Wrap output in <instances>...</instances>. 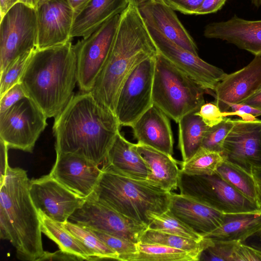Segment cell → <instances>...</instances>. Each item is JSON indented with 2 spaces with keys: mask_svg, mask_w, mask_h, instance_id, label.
<instances>
[{
  "mask_svg": "<svg viewBox=\"0 0 261 261\" xmlns=\"http://www.w3.org/2000/svg\"><path fill=\"white\" fill-rule=\"evenodd\" d=\"M102 173L99 166L84 157L70 153H56L49 175L78 196L93 194Z\"/></svg>",
  "mask_w": 261,
  "mask_h": 261,
  "instance_id": "obj_17",
  "label": "cell"
},
{
  "mask_svg": "<svg viewBox=\"0 0 261 261\" xmlns=\"http://www.w3.org/2000/svg\"><path fill=\"white\" fill-rule=\"evenodd\" d=\"M147 27L161 33L179 46L198 56L194 40L174 10L163 0H154L138 8Z\"/></svg>",
  "mask_w": 261,
  "mask_h": 261,
  "instance_id": "obj_20",
  "label": "cell"
},
{
  "mask_svg": "<svg viewBox=\"0 0 261 261\" xmlns=\"http://www.w3.org/2000/svg\"><path fill=\"white\" fill-rule=\"evenodd\" d=\"M195 113L199 116L210 127L219 124L226 117L225 113L220 111L215 102L205 103Z\"/></svg>",
  "mask_w": 261,
  "mask_h": 261,
  "instance_id": "obj_39",
  "label": "cell"
},
{
  "mask_svg": "<svg viewBox=\"0 0 261 261\" xmlns=\"http://www.w3.org/2000/svg\"><path fill=\"white\" fill-rule=\"evenodd\" d=\"M70 41L35 49L19 82L46 117H55L74 96L77 62Z\"/></svg>",
  "mask_w": 261,
  "mask_h": 261,
  "instance_id": "obj_3",
  "label": "cell"
},
{
  "mask_svg": "<svg viewBox=\"0 0 261 261\" xmlns=\"http://www.w3.org/2000/svg\"><path fill=\"white\" fill-rule=\"evenodd\" d=\"M149 216L151 220L149 228L197 240L204 238L174 216L169 210L161 214L150 213Z\"/></svg>",
  "mask_w": 261,
  "mask_h": 261,
  "instance_id": "obj_34",
  "label": "cell"
},
{
  "mask_svg": "<svg viewBox=\"0 0 261 261\" xmlns=\"http://www.w3.org/2000/svg\"><path fill=\"white\" fill-rule=\"evenodd\" d=\"M34 50L28 51L19 56L0 72V96L19 82Z\"/></svg>",
  "mask_w": 261,
  "mask_h": 261,
  "instance_id": "obj_35",
  "label": "cell"
},
{
  "mask_svg": "<svg viewBox=\"0 0 261 261\" xmlns=\"http://www.w3.org/2000/svg\"><path fill=\"white\" fill-rule=\"evenodd\" d=\"M68 221L135 243L148 228L92 198H88Z\"/></svg>",
  "mask_w": 261,
  "mask_h": 261,
  "instance_id": "obj_12",
  "label": "cell"
},
{
  "mask_svg": "<svg viewBox=\"0 0 261 261\" xmlns=\"http://www.w3.org/2000/svg\"><path fill=\"white\" fill-rule=\"evenodd\" d=\"M178 188L180 193L224 214L261 211L216 172L211 175H191L180 171Z\"/></svg>",
  "mask_w": 261,
  "mask_h": 261,
  "instance_id": "obj_7",
  "label": "cell"
},
{
  "mask_svg": "<svg viewBox=\"0 0 261 261\" xmlns=\"http://www.w3.org/2000/svg\"><path fill=\"white\" fill-rule=\"evenodd\" d=\"M140 242L159 244L179 249L193 253L199 257L203 250L214 243L213 240L208 237H204L201 240H197L148 227L142 235Z\"/></svg>",
  "mask_w": 261,
  "mask_h": 261,
  "instance_id": "obj_30",
  "label": "cell"
},
{
  "mask_svg": "<svg viewBox=\"0 0 261 261\" xmlns=\"http://www.w3.org/2000/svg\"><path fill=\"white\" fill-rule=\"evenodd\" d=\"M63 224L82 243L92 260L101 259L118 260V254L105 244L90 229L69 221Z\"/></svg>",
  "mask_w": 261,
  "mask_h": 261,
  "instance_id": "obj_32",
  "label": "cell"
},
{
  "mask_svg": "<svg viewBox=\"0 0 261 261\" xmlns=\"http://www.w3.org/2000/svg\"><path fill=\"white\" fill-rule=\"evenodd\" d=\"M30 193L37 211L63 223L68 221L86 200L70 191L49 174L30 180Z\"/></svg>",
  "mask_w": 261,
  "mask_h": 261,
  "instance_id": "obj_14",
  "label": "cell"
},
{
  "mask_svg": "<svg viewBox=\"0 0 261 261\" xmlns=\"http://www.w3.org/2000/svg\"><path fill=\"white\" fill-rule=\"evenodd\" d=\"M261 230V211L225 214L223 223L204 237L214 241L243 242Z\"/></svg>",
  "mask_w": 261,
  "mask_h": 261,
  "instance_id": "obj_26",
  "label": "cell"
},
{
  "mask_svg": "<svg viewBox=\"0 0 261 261\" xmlns=\"http://www.w3.org/2000/svg\"><path fill=\"white\" fill-rule=\"evenodd\" d=\"M102 165V169L138 179H146L149 172L135 144L127 141L120 132L116 135Z\"/></svg>",
  "mask_w": 261,
  "mask_h": 261,
  "instance_id": "obj_23",
  "label": "cell"
},
{
  "mask_svg": "<svg viewBox=\"0 0 261 261\" xmlns=\"http://www.w3.org/2000/svg\"><path fill=\"white\" fill-rule=\"evenodd\" d=\"M155 56L139 64L122 85L115 110L120 126L130 127L153 105L152 85Z\"/></svg>",
  "mask_w": 261,
  "mask_h": 261,
  "instance_id": "obj_11",
  "label": "cell"
},
{
  "mask_svg": "<svg viewBox=\"0 0 261 261\" xmlns=\"http://www.w3.org/2000/svg\"><path fill=\"white\" fill-rule=\"evenodd\" d=\"M37 43L43 49L71 41L74 11L68 0H40L36 9Z\"/></svg>",
  "mask_w": 261,
  "mask_h": 261,
  "instance_id": "obj_16",
  "label": "cell"
},
{
  "mask_svg": "<svg viewBox=\"0 0 261 261\" xmlns=\"http://www.w3.org/2000/svg\"><path fill=\"white\" fill-rule=\"evenodd\" d=\"M226 0H204L195 11L194 15L213 13L221 9Z\"/></svg>",
  "mask_w": 261,
  "mask_h": 261,
  "instance_id": "obj_42",
  "label": "cell"
},
{
  "mask_svg": "<svg viewBox=\"0 0 261 261\" xmlns=\"http://www.w3.org/2000/svg\"><path fill=\"white\" fill-rule=\"evenodd\" d=\"M1 145V177L0 181L2 180L5 176L7 169L8 167V147L6 144L1 139H0Z\"/></svg>",
  "mask_w": 261,
  "mask_h": 261,
  "instance_id": "obj_43",
  "label": "cell"
},
{
  "mask_svg": "<svg viewBox=\"0 0 261 261\" xmlns=\"http://www.w3.org/2000/svg\"><path fill=\"white\" fill-rule=\"evenodd\" d=\"M28 97L21 84L19 82L0 96V113L7 110L21 99Z\"/></svg>",
  "mask_w": 261,
  "mask_h": 261,
  "instance_id": "obj_40",
  "label": "cell"
},
{
  "mask_svg": "<svg viewBox=\"0 0 261 261\" xmlns=\"http://www.w3.org/2000/svg\"><path fill=\"white\" fill-rule=\"evenodd\" d=\"M135 146L148 167L146 180L164 190H176L180 171L179 162L172 155L152 147L138 143Z\"/></svg>",
  "mask_w": 261,
  "mask_h": 261,
  "instance_id": "obj_25",
  "label": "cell"
},
{
  "mask_svg": "<svg viewBox=\"0 0 261 261\" xmlns=\"http://www.w3.org/2000/svg\"><path fill=\"white\" fill-rule=\"evenodd\" d=\"M252 174L256 182L261 188V167H255L252 170Z\"/></svg>",
  "mask_w": 261,
  "mask_h": 261,
  "instance_id": "obj_48",
  "label": "cell"
},
{
  "mask_svg": "<svg viewBox=\"0 0 261 261\" xmlns=\"http://www.w3.org/2000/svg\"><path fill=\"white\" fill-rule=\"evenodd\" d=\"M233 125V119L226 117L219 124L209 127L203 139L201 147L222 152L224 141Z\"/></svg>",
  "mask_w": 261,
  "mask_h": 261,
  "instance_id": "obj_36",
  "label": "cell"
},
{
  "mask_svg": "<svg viewBox=\"0 0 261 261\" xmlns=\"http://www.w3.org/2000/svg\"><path fill=\"white\" fill-rule=\"evenodd\" d=\"M224 161L221 152L201 147L189 160L179 162V165L180 170L189 175H211L216 172Z\"/></svg>",
  "mask_w": 261,
  "mask_h": 261,
  "instance_id": "obj_33",
  "label": "cell"
},
{
  "mask_svg": "<svg viewBox=\"0 0 261 261\" xmlns=\"http://www.w3.org/2000/svg\"><path fill=\"white\" fill-rule=\"evenodd\" d=\"M40 0H19V2L34 9H36Z\"/></svg>",
  "mask_w": 261,
  "mask_h": 261,
  "instance_id": "obj_49",
  "label": "cell"
},
{
  "mask_svg": "<svg viewBox=\"0 0 261 261\" xmlns=\"http://www.w3.org/2000/svg\"><path fill=\"white\" fill-rule=\"evenodd\" d=\"M158 53L138 8L129 4L120 14L111 51L90 91L92 95L115 114L119 93L127 77L139 64Z\"/></svg>",
  "mask_w": 261,
  "mask_h": 261,
  "instance_id": "obj_2",
  "label": "cell"
},
{
  "mask_svg": "<svg viewBox=\"0 0 261 261\" xmlns=\"http://www.w3.org/2000/svg\"><path fill=\"white\" fill-rule=\"evenodd\" d=\"M120 126L115 114L90 92L74 95L55 117L56 153L75 154L102 165Z\"/></svg>",
  "mask_w": 261,
  "mask_h": 261,
  "instance_id": "obj_1",
  "label": "cell"
},
{
  "mask_svg": "<svg viewBox=\"0 0 261 261\" xmlns=\"http://www.w3.org/2000/svg\"><path fill=\"white\" fill-rule=\"evenodd\" d=\"M154 0H128L129 4L138 8Z\"/></svg>",
  "mask_w": 261,
  "mask_h": 261,
  "instance_id": "obj_50",
  "label": "cell"
},
{
  "mask_svg": "<svg viewBox=\"0 0 261 261\" xmlns=\"http://www.w3.org/2000/svg\"><path fill=\"white\" fill-rule=\"evenodd\" d=\"M230 261H261V251L235 241L231 249Z\"/></svg>",
  "mask_w": 261,
  "mask_h": 261,
  "instance_id": "obj_38",
  "label": "cell"
},
{
  "mask_svg": "<svg viewBox=\"0 0 261 261\" xmlns=\"http://www.w3.org/2000/svg\"><path fill=\"white\" fill-rule=\"evenodd\" d=\"M155 59L153 105L178 123L185 115L197 112L205 103L206 91L159 53Z\"/></svg>",
  "mask_w": 261,
  "mask_h": 261,
  "instance_id": "obj_6",
  "label": "cell"
},
{
  "mask_svg": "<svg viewBox=\"0 0 261 261\" xmlns=\"http://www.w3.org/2000/svg\"><path fill=\"white\" fill-rule=\"evenodd\" d=\"M121 14L72 45L77 62V84L82 92H90L94 86L111 51Z\"/></svg>",
  "mask_w": 261,
  "mask_h": 261,
  "instance_id": "obj_10",
  "label": "cell"
},
{
  "mask_svg": "<svg viewBox=\"0 0 261 261\" xmlns=\"http://www.w3.org/2000/svg\"><path fill=\"white\" fill-rule=\"evenodd\" d=\"M147 27L158 53L190 76L206 91H214L217 84L227 74L222 69L204 61L158 31Z\"/></svg>",
  "mask_w": 261,
  "mask_h": 261,
  "instance_id": "obj_13",
  "label": "cell"
},
{
  "mask_svg": "<svg viewBox=\"0 0 261 261\" xmlns=\"http://www.w3.org/2000/svg\"><path fill=\"white\" fill-rule=\"evenodd\" d=\"M169 211L203 237L219 227L225 214L186 195L172 193Z\"/></svg>",
  "mask_w": 261,
  "mask_h": 261,
  "instance_id": "obj_21",
  "label": "cell"
},
{
  "mask_svg": "<svg viewBox=\"0 0 261 261\" xmlns=\"http://www.w3.org/2000/svg\"><path fill=\"white\" fill-rule=\"evenodd\" d=\"M195 112L185 115L178 122V147L184 162L189 160L201 147L205 134L210 127Z\"/></svg>",
  "mask_w": 261,
  "mask_h": 261,
  "instance_id": "obj_28",
  "label": "cell"
},
{
  "mask_svg": "<svg viewBox=\"0 0 261 261\" xmlns=\"http://www.w3.org/2000/svg\"><path fill=\"white\" fill-rule=\"evenodd\" d=\"M203 34L207 38L226 41L255 56H261V20H248L234 15L228 20L207 24Z\"/></svg>",
  "mask_w": 261,
  "mask_h": 261,
  "instance_id": "obj_19",
  "label": "cell"
},
{
  "mask_svg": "<svg viewBox=\"0 0 261 261\" xmlns=\"http://www.w3.org/2000/svg\"><path fill=\"white\" fill-rule=\"evenodd\" d=\"M261 87V56L254 58L243 68L227 74L216 86L215 103L222 112L231 106L241 103Z\"/></svg>",
  "mask_w": 261,
  "mask_h": 261,
  "instance_id": "obj_18",
  "label": "cell"
},
{
  "mask_svg": "<svg viewBox=\"0 0 261 261\" xmlns=\"http://www.w3.org/2000/svg\"><path fill=\"white\" fill-rule=\"evenodd\" d=\"M36 10L18 2L1 18L0 72L37 43Z\"/></svg>",
  "mask_w": 261,
  "mask_h": 261,
  "instance_id": "obj_8",
  "label": "cell"
},
{
  "mask_svg": "<svg viewBox=\"0 0 261 261\" xmlns=\"http://www.w3.org/2000/svg\"><path fill=\"white\" fill-rule=\"evenodd\" d=\"M216 173L261 208V193L252 173L226 160L218 168Z\"/></svg>",
  "mask_w": 261,
  "mask_h": 261,
  "instance_id": "obj_29",
  "label": "cell"
},
{
  "mask_svg": "<svg viewBox=\"0 0 261 261\" xmlns=\"http://www.w3.org/2000/svg\"><path fill=\"white\" fill-rule=\"evenodd\" d=\"M47 118L30 98H24L0 113V139L9 148L32 152Z\"/></svg>",
  "mask_w": 261,
  "mask_h": 261,
  "instance_id": "obj_9",
  "label": "cell"
},
{
  "mask_svg": "<svg viewBox=\"0 0 261 261\" xmlns=\"http://www.w3.org/2000/svg\"><path fill=\"white\" fill-rule=\"evenodd\" d=\"M19 0H0L1 18L15 4L18 3Z\"/></svg>",
  "mask_w": 261,
  "mask_h": 261,
  "instance_id": "obj_46",
  "label": "cell"
},
{
  "mask_svg": "<svg viewBox=\"0 0 261 261\" xmlns=\"http://www.w3.org/2000/svg\"><path fill=\"white\" fill-rule=\"evenodd\" d=\"M89 229L118 254V260L128 261L131 256L136 254L138 251L137 243L103 232Z\"/></svg>",
  "mask_w": 261,
  "mask_h": 261,
  "instance_id": "obj_37",
  "label": "cell"
},
{
  "mask_svg": "<svg viewBox=\"0 0 261 261\" xmlns=\"http://www.w3.org/2000/svg\"><path fill=\"white\" fill-rule=\"evenodd\" d=\"M174 11L185 14H194L204 0H163Z\"/></svg>",
  "mask_w": 261,
  "mask_h": 261,
  "instance_id": "obj_41",
  "label": "cell"
},
{
  "mask_svg": "<svg viewBox=\"0 0 261 261\" xmlns=\"http://www.w3.org/2000/svg\"><path fill=\"white\" fill-rule=\"evenodd\" d=\"M233 121L221 153L225 160L252 173L253 168L261 167V120Z\"/></svg>",
  "mask_w": 261,
  "mask_h": 261,
  "instance_id": "obj_15",
  "label": "cell"
},
{
  "mask_svg": "<svg viewBox=\"0 0 261 261\" xmlns=\"http://www.w3.org/2000/svg\"><path fill=\"white\" fill-rule=\"evenodd\" d=\"M89 0H68L74 11V16L82 10Z\"/></svg>",
  "mask_w": 261,
  "mask_h": 261,
  "instance_id": "obj_47",
  "label": "cell"
},
{
  "mask_svg": "<svg viewBox=\"0 0 261 261\" xmlns=\"http://www.w3.org/2000/svg\"><path fill=\"white\" fill-rule=\"evenodd\" d=\"M38 212L42 233L58 245L61 252L74 259L92 260L82 243L64 227L63 223L50 219L40 211Z\"/></svg>",
  "mask_w": 261,
  "mask_h": 261,
  "instance_id": "obj_27",
  "label": "cell"
},
{
  "mask_svg": "<svg viewBox=\"0 0 261 261\" xmlns=\"http://www.w3.org/2000/svg\"><path fill=\"white\" fill-rule=\"evenodd\" d=\"M251 4L256 8L261 6V0H250Z\"/></svg>",
  "mask_w": 261,
  "mask_h": 261,
  "instance_id": "obj_51",
  "label": "cell"
},
{
  "mask_svg": "<svg viewBox=\"0 0 261 261\" xmlns=\"http://www.w3.org/2000/svg\"><path fill=\"white\" fill-rule=\"evenodd\" d=\"M27 171L8 166L0 181V237L14 247L24 261L45 260L41 222L30 193Z\"/></svg>",
  "mask_w": 261,
  "mask_h": 261,
  "instance_id": "obj_4",
  "label": "cell"
},
{
  "mask_svg": "<svg viewBox=\"0 0 261 261\" xmlns=\"http://www.w3.org/2000/svg\"><path fill=\"white\" fill-rule=\"evenodd\" d=\"M138 251L128 261H197L199 256L191 252L170 246L139 242Z\"/></svg>",
  "mask_w": 261,
  "mask_h": 261,
  "instance_id": "obj_31",
  "label": "cell"
},
{
  "mask_svg": "<svg viewBox=\"0 0 261 261\" xmlns=\"http://www.w3.org/2000/svg\"><path fill=\"white\" fill-rule=\"evenodd\" d=\"M128 4V0H89L74 17L71 39L90 35L112 17L122 13Z\"/></svg>",
  "mask_w": 261,
  "mask_h": 261,
  "instance_id": "obj_24",
  "label": "cell"
},
{
  "mask_svg": "<svg viewBox=\"0 0 261 261\" xmlns=\"http://www.w3.org/2000/svg\"><path fill=\"white\" fill-rule=\"evenodd\" d=\"M101 170L99 181L89 198L148 227L151 223L150 213L161 214L168 210L171 192L159 188L146 179Z\"/></svg>",
  "mask_w": 261,
  "mask_h": 261,
  "instance_id": "obj_5",
  "label": "cell"
},
{
  "mask_svg": "<svg viewBox=\"0 0 261 261\" xmlns=\"http://www.w3.org/2000/svg\"><path fill=\"white\" fill-rule=\"evenodd\" d=\"M168 117L153 105L130 126L138 143L172 155L174 141Z\"/></svg>",
  "mask_w": 261,
  "mask_h": 261,
  "instance_id": "obj_22",
  "label": "cell"
},
{
  "mask_svg": "<svg viewBox=\"0 0 261 261\" xmlns=\"http://www.w3.org/2000/svg\"><path fill=\"white\" fill-rule=\"evenodd\" d=\"M242 243L261 251V230L248 238Z\"/></svg>",
  "mask_w": 261,
  "mask_h": 261,
  "instance_id": "obj_45",
  "label": "cell"
},
{
  "mask_svg": "<svg viewBox=\"0 0 261 261\" xmlns=\"http://www.w3.org/2000/svg\"><path fill=\"white\" fill-rule=\"evenodd\" d=\"M241 103L261 110V90L257 91Z\"/></svg>",
  "mask_w": 261,
  "mask_h": 261,
  "instance_id": "obj_44",
  "label": "cell"
},
{
  "mask_svg": "<svg viewBox=\"0 0 261 261\" xmlns=\"http://www.w3.org/2000/svg\"><path fill=\"white\" fill-rule=\"evenodd\" d=\"M259 90H261V87H260V88Z\"/></svg>",
  "mask_w": 261,
  "mask_h": 261,
  "instance_id": "obj_52",
  "label": "cell"
}]
</instances>
